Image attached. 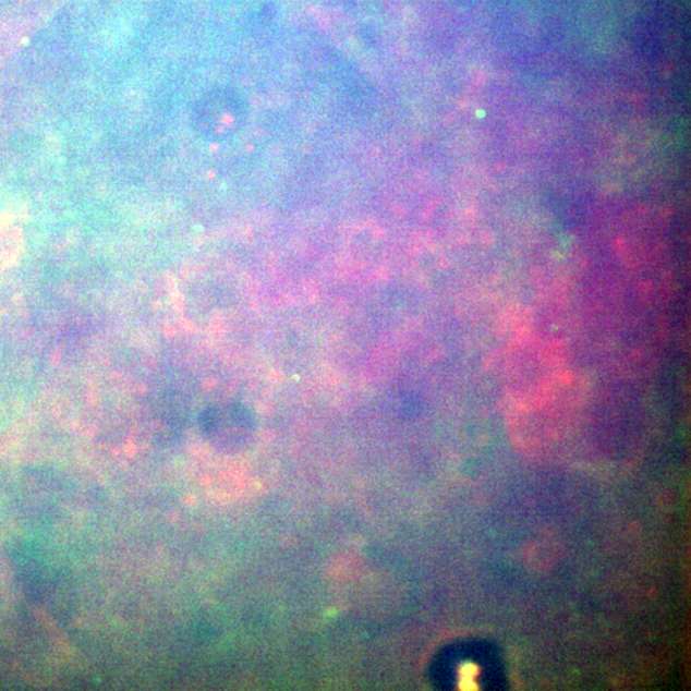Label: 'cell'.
<instances>
[{
    "instance_id": "obj_1",
    "label": "cell",
    "mask_w": 691,
    "mask_h": 691,
    "mask_svg": "<svg viewBox=\"0 0 691 691\" xmlns=\"http://www.w3.org/2000/svg\"><path fill=\"white\" fill-rule=\"evenodd\" d=\"M246 425L245 411L237 405L211 408L203 417L205 433L220 445H231L238 440Z\"/></svg>"
}]
</instances>
